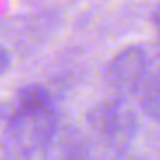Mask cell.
Returning a JSON list of instances; mask_svg holds the SVG:
<instances>
[{
	"mask_svg": "<svg viewBox=\"0 0 160 160\" xmlns=\"http://www.w3.org/2000/svg\"><path fill=\"white\" fill-rule=\"evenodd\" d=\"M154 27H156L158 38H160V6H158V8H156V12H154Z\"/></svg>",
	"mask_w": 160,
	"mask_h": 160,
	"instance_id": "obj_5",
	"label": "cell"
},
{
	"mask_svg": "<svg viewBox=\"0 0 160 160\" xmlns=\"http://www.w3.org/2000/svg\"><path fill=\"white\" fill-rule=\"evenodd\" d=\"M130 94L139 98V104L147 115L160 121V57L147 53L145 64Z\"/></svg>",
	"mask_w": 160,
	"mask_h": 160,
	"instance_id": "obj_2",
	"label": "cell"
},
{
	"mask_svg": "<svg viewBox=\"0 0 160 160\" xmlns=\"http://www.w3.org/2000/svg\"><path fill=\"white\" fill-rule=\"evenodd\" d=\"M8 64H10V57L2 47H0V72H4L8 68Z\"/></svg>",
	"mask_w": 160,
	"mask_h": 160,
	"instance_id": "obj_4",
	"label": "cell"
},
{
	"mask_svg": "<svg viewBox=\"0 0 160 160\" xmlns=\"http://www.w3.org/2000/svg\"><path fill=\"white\" fill-rule=\"evenodd\" d=\"M57 132V109L42 87H25L6 126V160H47Z\"/></svg>",
	"mask_w": 160,
	"mask_h": 160,
	"instance_id": "obj_1",
	"label": "cell"
},
{
	"mask_svg": "<svg viewBox=\"0 0 160 160\" xmlns=\"http://www.w3.org/2000/svg\"><path fill=\"white\" fill-rule=\"evenodd\" d=\"M94 126L108 136H115V134H124L126 130H132V122H130V115H126L122 109H119L117 106H106L100 108L94 113Z\"/></svg>",
	"mask_w": 160,
	"mask_h": 160,
	"instance_id": "obj_3",
	"label": "cell"
}]
</instances>
